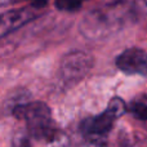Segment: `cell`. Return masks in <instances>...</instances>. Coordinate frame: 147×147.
Instances as JSON below:
<instances>
[{
  "instance_id": "6da1fadb",
  "label": "cell",
  "mask_w": 147,
  "mask_h": 147,
  "mask_svg": "<svg viewBox=\"0 0 147 147\" xmlns=\"http://www.w3.org/2000/svg\"><path fill=\"white\" fill-rule=\"evenodd\" d=\"M136 18V7L129 0H112L92 9L80 23L88 39H103L127 27Z\"/></svg>"
},
{
  "instance_id": "7a4b0ae2",
  "label": "cell",
  "mask_w": 147,
  "mask_h": 147,
  "mask_svg": "<svg viewBox=\"0 0 147 147\" xmlns=\"http://www.w3.org/2000/svg\"><path fill=\"white\" fill-rule=\"evenodd\" d=\"M128 110L125 102L119 97L110 101L107 109L102 114L85 120L83 124V133L92 141H99L105 138L111 130L115 120L120 117Z\"/></svg>"
},
{
  "instance_id": "3957f363",
  "label": "cell",
  "mask_w": 147,
  "mask_h": 147,
  "mask_svg": "<svg viewBox=\"0 0 147 147\" xmlns=\"http://www.w3.org/2000/svg\"><path fill=\"white\" fill-rule=\"evenodd\" d=\"M14 116L20 120H25L28 128V133H34L54 124L52 119L51 109L43 102H30L20 105L13 111Z\"/></svg>"
},
{
  "instance_id": "277c9868",
  "label": "cell",
  "mask_w": 147,
  "mask_h": 147,
  "mask_svg": "<svg viewBox=\"0 0 147 147\" xmlns=\"http://www.w3.org/2000/svg\"><path fill=\"white\" fill-rule=\"evenodd\" d=\"M116 66L125 74L147 78V52L140 48L125 49L117 56Z\"/></svg>"
},
{
  "instance_id": "5b68a950",
  "label": "cell",
  "mask_w": 147,
  "mask_h": 147,
  "mask_svg": "<svg viewBox=\"0 0 147 147\" xmlns=\"http://www.w3.org/2000/svg\"><path fill=\"white\" fill-rule=\"evenodd\" d=\"M92 66V59L88 54L76 52L71 53L63 58L61 63V75L67 83H75V81L83 79V76L88 72Z\"/></svg>"
},
{
  "instance_id": "8992f818",
  "label": "cell",
  "mask_w": 147,
  "mask_h": 147,
  "mask_svg": "<svg viewBox=\"0 0 147 147\" xmlns=\"http://www.w3.org/2000/svg\"><path fill=\"white\" fill-rule=\"evenodd\" d=\"M34 9L36 8H20V9H13L1 13L0 14V39L21 28L30 21L35 20L38 17V13Z\"/></svg>"
},
{
  "instance_id": "52a82bcc",
  "label": "cell",
  "mask_w": 147,
  "mask_h": 147,
  "mask_svg": "<svg viewBox=\"0 0 147 147\" xmlns=\"http://www.w3.org/2000/svg\"><path fill=\"white\" fill-rule=\"evenodd\" d=\"M67 143V136L58 129L56 124L30 134L31 147H66Z\"/></svg>"
},
{
  "instance_id": "ba28073f",
  "label": "cell",
  "mask_w": 147,
  "mask_h": 147,
  "mask_svg": "<svg viewBox=\"0 0 147 147\" xmlns=\"http://www.w3.org/2000/svg\"><path fill=\"white\" fill-rule=\"evenodd\" d=\"M128 111L138 120H147V96L142 94L133 99L128 106Z\"/></svg>"
},
{
  "instance_id": "9c48e42d",
  "label": "cell",
  "mask_w": 147,
  "mask_h": 147,
  "mask_svg": "<svg viewBox=\"0 0 147 147\" xmlns=\"http://www.w3.org/2000/svg\"><path fill=\"white\" fill-rule=\"evenodd\" d=\"M54 5L62 12H76L81 8V0H54Z\"/></svg>"
},
{
  "instance_id": "30bf717a",
  "label": "cell",
  "mask_w": 147,
  "mask_h": 147,
  "mask_svg": "<svg viewBox=\"0 0 147 147\" xmlns=\"http://www.w3.org/2000/svg\"><path fill=\"white\" fill-rule=\"evenodd\" d=\"M31 3V7L36 8V9H40V8H44L47 4H48V0H28Z\"/></svg>"
},
{
  "instance_id": "8fae6325",
  "label": "cell",
  "mask_w": 147,
  "mask_h": 147,
  "mask_svg": "<svg viewBox=\"0 0 147 147\" xmlns=\"http://www.w3.org/2000/svg\"><path fill=\"white\" fill-rule=\"evenodd\" d=\"M18 0H0V4H8V3H16Z\"/></svg>"
},
{
  "instance_id": "7c38bea8",
  "label": "cell",
  "mask_w": 147,
  "mask_h": 147,
  "mask_svg": "<svg viewBox=\"0 0 147 147\" xmlns=\"http://www.w3.org/2000/svg\"><path fill=\"white\" fill-rule=\"evenodd\" d=\"M145 1H146V3H147V0H145Z\"/></svg>"
}]
</instances>
